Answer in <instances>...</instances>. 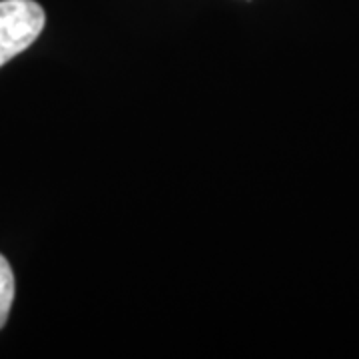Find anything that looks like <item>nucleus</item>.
<instances>
[{
  "instance_id": "f03ea898",
  "label": "nucleus",
  "mask_w": 359,
  "mask_h": 359,
  "mask_svg": "<svg viewBox=\"0 0 359 359\" xmlns=\"http://www.w3.org/2000/svg\"><path fill=\"white\" fill-rule=\"evenodd\" d=\"M14 302V273L6 257L0 254V330L6 325Z\"/></svg>"
},
{
  "instance_id": "f257e3e1",
  "label": "nucleus",
  "mask_w": 359,
  "mask_h": 359,
  "mask_svg": "<svg viewBox=\"0 0 359 359\" xmlns=\"http://www.w3.org/2000/svg\"><path fill=\"white\" fill-rule=\"evenodd\" d=\"M46 25L44 8L34 0H0V66L25 52Z\"/></svg>"
}]
</instances>
